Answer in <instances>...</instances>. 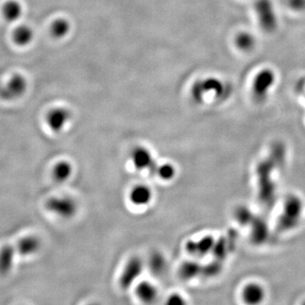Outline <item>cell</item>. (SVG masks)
<instances>
[{
  "instance_id": "cell-1",
  "label": "cell",
  "mask_w": 305,
  "mask_h": 305,
  "mask_svg": "<svg viewBox=\"0 0 305 305\" xmlns=\"http://www.w3.org/2000/svg\"><path fill=\"white\" fill-rule=\"evenodd\" d=\"M287 148L277 142L272 144L266 155L255 166L257 199L267 211L274 208L278 197L277 176L284 168L287 160Z\"/></svg>"
},
{
  "instance_id": "cell-2",
  "label": "cell",
  "mask_w": 305,
  "mask_h": 305,
  "mask_svg": "<svg viewBox=\"0 0 305 305\" xmlns=\"http://www.w3.org/2000/svg\"><path fill=\"white\" fill-rule=\"evenodd\" d=\"M234 218L239 226L248 230L249 239L254 245L264 246L272 239V231L266 221L247 206L236 207Z\"/></svg>"
},
{
  "instance_id": "cell-3",
  "label": "cell",
  "mask_w": 305,
  "mask_h": 305,
  "mask_svg": "<svg viewBox=\"0 0 305 305\" xmlns=\"http://www.w3.org/2000/svg\"><path fill=\"white\" fill-rule=\"evenodd\" d=\"M305 204L302 197L290 193L285 197L277 221V231L288 233L294 231L302 223L304 217Z\"/></svg>"
},
{
  "instance_id": "cell-4",
  "label": "cell",
  "mask_w": 305,
  "mask_h": 305,
  "mask_svg": "<svg viewBox=\"0 0 305 305\" xmlns=\"http://www.w3.org/2000/svg\"><path fill=\"white\" fill-rule=\"evenodd\" d=\"M40 248L41 242L34 236H26L15 244L4 246L0 249V275H7L11 272L16 256L36 254Z\"/></svg>"
},
{
  "instance_id": "cell-5",
  "label": "cell",
  "mask_w": 305,
  "mask_h": 305,
  "mask_svg": "<svg viewBox=\"0 0 305 305\" xmlns=\"http://www.w3.org/2000/svg\"><path fill=\"white\" fill-rule=\"evenodd\" d=\"M231 85L217 77H210L198 80L192 87L191 94L195 102L204 103L208 95H212L214 98L223 101L231 94Z\"/></svg>"
},
{
  "instance_id": "cell-6",
  "label": "cell",
  "mask_w": 305,
  "mask_h": 305,
  "mask_svg": "<svg viewBox=\"0 0 305 305\" xmlns=\"http://www.w3.org/2000/svg\"><path fill=\"white\" fill-rule=\"evenodd\" d=\"M254 8L262 30L268 33L276 31L278 18L272 0H255Z\"/></svg>"
},
{
  "instance_id": "cell-7",
  "label": "cell",
  "mask_w": 305,
  "mask_h": 305,
  "mask_svg": "<svg viewBox=\"0 0 305 305\" xmlns=\"http://www.w3.org/2000/svg\"><path fill=\"white\" fill-rule=\"evenodd\" d=\"M275 82L276 74L273 70L265 68L257 73L252 84V96L257 103H263L266 100Z\"/></svg>"
},
{
  "instance_id": "cell-8",
  "label": "cell",
  "mask_w": 305,
  "mask_h": 305,
  "mask_svg": "<svg viewBox=\"0 0 305 305\" xmlns=\"http://www.w3.org/2000/svg\"><path fill=\"white\" fill-rule=\"evenodd\" d=\"M46 208L62 218H72L77 214V204L69 197H54L46 202Z\"/></svg>"
},
{
  "instance_id": "cell-9",
  "label": "cell",
  "mask_w": 305,
  "mask_h": 305,
  "mask_svg": "<svg viewBox=\"0 0 305 305\" xmlns=\"http://www.w3.org/2000/svg\"><path fill=\"white\" fill-rule=\"evenodd\" d=\"M144 270V262L139 257H132L124 267L119 280L120 287L124 290H127L135 283L137 279L141 276Z\"/></svg>"
},
{
  "instance_id": "cell-10",
  "label": "cell",
  "mask_w": 305,
  "mask_h": 305,
  "mask_svg": "<svg viewBox=\"0 0 305 305\" xmlns=\"http://www.w3.org/2000/svg\"><path fill=\"white\" fill-rule=\"evenodd\" d=\"M131 162L134 167L139 171L148 170L152 174L155 175L159 164L154 161L153 155L149 149L144 147H137L131 152Z\"/></svg>"
},
{
  "instance_id": "cell-11",
  "label": "cell",
  "mask_w": 305,
  "mask_h": 305,
  "mask_svg": "<svg viewBox=\"0 0 305 305\" xmlns=\"http://www.w3.org/2000/svg\"><path fill=\"white\" fill-rule=\"evenodd\" d=\"M27 87L25 77L21 75H15L0 89V97L6 100L16 99L25 93Z\"/></svg>"
},
{
  "instance_id": "cell-12",
  "label": "cell",
  "mask_w": 305,
  "mask_h": 305,
  "mask_svg": "<svg viewBox=\"0 0 305 305\" xmlns=\"http://www.w3.org/2000/svg\"><path fill=\"white\" fill-rule=\"evenodd\" d=\"M72 118V113L69 110L63 107L54 108L49 111L46 117L47 125L49 129L55 133L63 131Z\"/></svg>"
},
{
  "instance_id": "cell-13",
  "label": "cell",
  "mask_w": 305,
  "mask_h": 305,
  "mask_svg": "<svg viewBox=\"0 0 305 305\" xmlns=\"http://www.w3.org/2000/svg\"><path fill=\"white\" fill-rule=\"evenodd\" d=\"M213 236H206L199 240H190L186 244V250L192 256L202 257L211 254L216 244Z\"/></svg>"
},
{
  "instance_id": "cell-14",
  "label": "cell",
  "mask_w": 305,
  "mask_h": 305,
  "mask_svg": "<svg viewBox=\"0 0 305 305\" xmlns=\"http://www.w3.org/2000/svg\"><path fill=\"white\" fill-rule=\"evenodd\" d=\"M265 294V289L260 283L252 282L242 288L241 298L247 304H259L264 301Z\"/></svg>"
},
{
  "instance_id": "cell-15",
  "label": "cell",
  "mask_w": 305,
  "mask_h": 305,
  "mask_svg": "<svg viewBox=\"0 0 305 305\" xmlns=\"http://www.w3.org/2000/svg\"><path fill=\"white\" fill-rule=\"evenodd\" d=\"M129 197L134 206H144L151 202L153 193L149 187L139 185L131 189Z\"/></svg>"
},
{
  "instance_id": "cell-16",
  "label": "cell",
  "mask_w": 305,
  "mask_h": 305,
  "mask_svg": "<svg viewBox=\"0 0 305 305\" xmlns=\"http://www.w3.org/2000/svg\"><path fill=\"white\" fill-rule=\"evenodd\" d=\"M202 264L196 261H185L181 264L178 274L184 281L202 277Z\"/></svg>"
},
{
  "instance_id": "cell-17",
  "label": "cell",
  "mask_w": 305,
  "mask_h": 305,
  "mask_svg": "<svg viewBox=\"0 0 305 305\" xmlns=\"http://www.w3.org/2000/svg\"><path fill=\"white\" fill-rule=\"evenodd\" d=\"M136 294L143 302H152L156 299L158 291L150 282H142L137 287Z\"/></svg>"
},
{
  "instance_id": "cell-18",
  "label": "cell",
  "mask_w": 305,
  "mask_h": 305,
  "mask_svg": "<svg viewBox=\"0 0 305 305\" xmlns=\"http://www.w3.org/2000/svg\"><path fill=\"white\" fill-rule=\"evenodd\" d=\"M73 167L69 161L61 160L58 162L53 168V177L58 182H66L72 177Z\"/></svg>"
},
{
  "instance_id": "cell-19",
  "label": "cell",
  "mask_w": 305,
  "mask_h": 305,
  "mask_svg": "<svg viewBox=\"0 0 305 305\" xmlns=\"http://www.w3.org/2000/svg\"><path fill=\"white\" fill-rule=\"evenodd\" d=\"M21 14H22V6L17 1L11 0L4 6L3 15L6 21L10 22L16 21L21 17Z\"/></svg>"
},
{
  "instance_id": "cell-20",
  "label": "cell",
  "mask_w": 305,
  "mask_h": 305,
  "mask_svg": "<svg viewBox=\"0 0 305 305\" xmlns=\"http://www.w3.org/2000/svg\"><path fill=\"white\" fill-rule=\"evenodd\" d=\"M235 44H236V48H239V49L242 51L249 52L254 49L256 44V40L251 33L247 32V31H243L236 35V39H235Z\"/></svg>"
},
{
  "instance_id": "cell-21",
  "label": "cell",
  "mask_w": 305,
  "mask_h": 305,
  "mask_svg": "<svg viewBox=\"0 0 305 305\" xmlns=\"http://www.w3.org/2000/svg\"><path fill=\"white\" fill-rule=\"evenodd\" d=\"M71 23L66 19L59 18L52 23L50 31L55 39H63L67 36L71 31Z\"/></svg>"
},
{
  "instance_id": "cell-22",
  "label": "cell",
  "mask_w": 305,
  "mask_h": 305,
  "mask_svg": "<svg viewBox=\"0 0 305 305\" xmlns=\"http://www.w3.org/2000/svg\"><path fill=\"white\" fill-rule=\"evenodd\" d=\"M33 31L27 26H19L14 31V41L20 46H26L33 39Z\"/></svg>"
},
{
  "instance_id": "cell-23",
  "label": "cell",
  "mask_w": 305,
  "mask_h": 305,
  "mask_svg": "<svg viewBox=\"0 0 305 305\" xmlns=\"http://www.w3.org/2000/svg\"><path fill=\"white\" fill-rule=\"evenodd\" d=\"M176 173H177L176 168L172 164L165 163V164H159L155 175L163 181H171L174 178Z\"/></svg>"
},
{
  "instance_id": "cell-24",
  "label": "cell",
  "mask_w": 305,
  "mask_h": 305,
  "mask_svg": "<svg viewBox=\"0 0 305 305\" xmlns=\"http://www.w3.org/2000/svg\"><path fill=\"white\" fill-rule=\"evenodd\" d=\"M164 265H165V263H164V258L160 254H155L151 257L150 267L154 273L161 272L164 269Z\"/></svg>"
},
{
  "instance_id": "cell-25",
  "label": "cell",
  "mask_w": 305,
  "mask_h": 305,
  "mask_svg": "<svg viewBox=\"0 0 305 305\" xmlns=\"http://www.w3.org/2000/svg\"><path fill=\"white\" fill-rule=\"evenodd\" d=\"M290 8L295 11H305V0H287Z\"/></svg>"
},
{
  "instance_id": "cell-26",
  "label": "cell",
  "mask_w": 305,
  "mask_h": 305,
  "mask_svg": "<svg viewBox=\"0 0 305 305\" xmlns=\"http://www.w3.org/2000/svg\"><path fill=\"white\" fill-rule=\"evenodd\" d=\"M166 302L168 304L171 305H180L186 303L184 298L181 295L177 294V293L169 296V297L167 298Z\"/></svg>"
},
{
  "instance_id": "cell-27",
  "label": "cell",
  "mask_w": 305,
  "mask_h": 305,
  "mask_svg": "<svg viewBox=\"0 0 305 305\" xmlns=\"http://www.w3.org/2000/svg\"><path fill=\"white\" fill-rule=\"evenodd\" d=\"M297 89L298 92L303 95V97H305V78L300 80L299 82H297Z\"/></svg>"
}]
</instances>
